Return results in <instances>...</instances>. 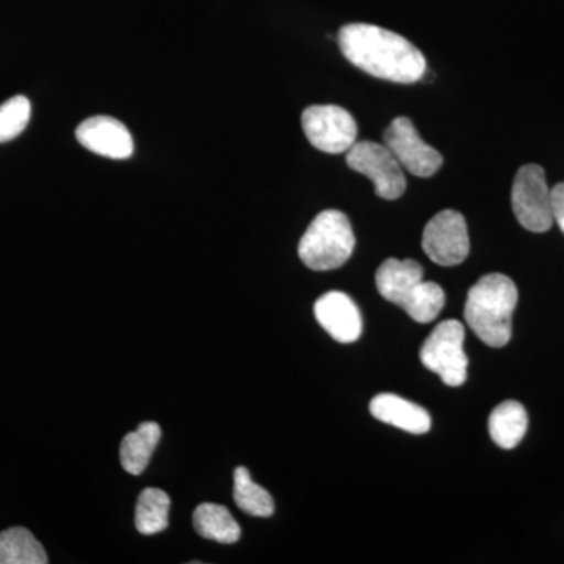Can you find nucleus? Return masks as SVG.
I'll return each mask as SVG.
<instances>
[{"label":"nucleus","instance_id":"f257e3e1","mask_svg":"<svg viewBox=\"0 0 564 564\" xmlns=\"http://www.w3.org/2000/svg\"><path fill=\"white\" fill-rule=\"evenodd\" d=\"M337 41L348 62L377 79L414 84L425 76L422 52L399 33L372 24H347Z\"/></svg>","mask_w":564,"mask_h":564},{"label":"nucleus","instance_id":"f03ea898","mask_svg":"<svg viewBox=\"0 0 564 564\" xmlns=\"http://www.w3.org/2000/svg\"><path fill=\"white\" fill-rule=\"evenodd\" d=\"M518 296L513 280L500 273L486 274L467 293L464 318L486 345L505 347L513 333L511 321Z\"/></svg>","mask_w":564,"mask_h":564},{"label":"nucleus","instance_id":"7ed1b4c3","mask_svg":"<svg viewBox=\"0 0 564 564\" xmlns=\"http://www.w3.org/2000/svg\"><path fill=\"white\" fill-rule=\"evenodd\" d=\"M355 232L347 215L340 210L318 214L299 245V256L307 269L328 272L343 267L355 251Z\"/></svg>","mask_w":564,"mask_h":564},{"label":"nucleus","instance_id":"20e7f679","mask_svg":"<svg viewBox=\"0 0 564 564\" xmlns=\"http://www.w3.org/2000/svg\"><path fill=\"white\" fill-rule=\"evenodd\" d=\"M463 323L444 321L433 329L422 345L421 361L426 369L440 375L452 388L464 384L467 378V356L464 352Z\"/></svg>","mask_w":564,"mask_h":564},{"label":"nucleus","instance_id":"39448f33","mask_svg":"<svg viewBox=\"0 0 564 564\" xmlns=\"http://www.w3.org/2000/svg\"><path fill=\"white\" fill-rule=\"evenodd\" d=\"M511 204L518 221L532 232H547L554 225L552 191L545 181L543 166H522L516 174Z\"/></svg>","mask_w":564,"mask_h":564},{"label":"nucleus","instance_id":"423d86ee","mask_svg":"<svg viewBox=\"0 0 564 564\" xmlns=\"http://www.w3.org/2000/svg\"><path fill=\"white\" fill-rule=\"evenodd\" d=\"M347 163L355 172L373 182L375 193L380 198L399 199L406 191L403 166L386 144L377 141H356L347 151Z\"/></svg>","mask_w":564,"mask_h":564},{"label":"nucleus","instance_id":"0eeeda50","mask_svg":"<svg viewBox=\"0 0 564 564\" xmlns=\"http://www.w3.org/2000/svg\"><path fill=\"white\" fill-rule=\"evenodd\" d=\"M304 135L318 151L343 154L358 137L355 118L339 106L307 107L302 115Z\"/></svg>","mask_w":564,"mask_h":564},{"label":"nucleus","instance_id":"6e6552de","mask_svg":"<svg viewBox=\"0 0 564 564\" xmlns=\"http://www.w3.org/2000/svg\"><path fill=\"white\" fill-rule=\"evenodd\" d=\"M422 248L437 265L454 267L466 261L470 251L466 218L451 209L434 215L423 229Z\"/></svg>","mask_w":564,"mask_h":564},{"label":"nucleus","instance_id":"1a4fd4ad","mask_svg":"<svg viewBox=\"0 0 564 564\" xmlns=\"http://www.w3.org/2000/svg\"><path fill=\"white\" fill-rule=\"evenodd\" d=\"M384 144L400 165L414 176L432 177L443 166L441 152L421 139L410 118L399 117L389 124L384 132Z\"/></svg>","mask_w":564,"mask_h":564},{"label":"nucleus","instance_id":"9d476101","mask_svg":"<svg viewBox=\"0 0 564 564\" xmlns=\"http://www.w3.org/2000/svg\"><path fill=\"white\" fill-rule=\"evenodd\" d=\"M76 137L82 147L102 158L124 161L132 158L133 139L122 122L111 117H91L80 122Z\"/></svg>","mask_w":564,"mask_h":564},{"label":"nucleus","instance_id":"9b49d317","mask_svg":"<svg viewBox=\"0 0 564 564\" xmlns=\"http://www.w3.org/2000/svg\"><path fill=\"white\" fill-rule=\"evenodd\" d=\"M314 314L322 328L337 343L351 344L361 337V313L347 293H325L315 303Z\"/></svg>","mask_w":564,"mask_h":564},{"label":"nucleus","instance_id":"f8f14e48","mask_svg":"<svg viewBox=\"0 0 564 564\" xmlns=\"http://www.w3.org/2000/svg\"><path fill=\"white\" fill-rule=\"evenodd\" d=\"M370 413L377 421L397 426L413 434L429 433L432 429V417L422 406L395 393H380L370 402Z\"/></svg>","mask_w":564,"mask_h":564},{"label":"nucleus","instance_id":"ddd939ff","mask_svg":"<svg viewBox=\"0 0 564 564\" xmlns=\"http://www.w3.org/2000/svg\"><path fill=\"white\" fill-rule=\"evenodd\" d=\"M378 292L384 300L402 306L404 300L423 281V267L413 259H388L375 274Z\"/></svg>","mask_w":564,"mask_h":564},{"label":"nucleus","instance_id":"4468645a","mask_svg":"<svg viewBox=\"0 0 564 564\" xmlns=\"http://www.w3.org/2000/svg\"><path fill=\"white\" fill-rule=\"evenodd\" d=\"M488 429L494 443L499 447L505 451L518 447L529 429L525 408L514 400L500 403L489 415Z\"/></svg>","mask_w":564,"mask_h":564},{"label":"nucleus","instance_id":"2eb2a0df","mask_svg":"<svg viewBox=\"0 0 564 564\" xmlns=\"http://www.w3.org/2000/svg\"><path fill=\"white\" fill-rule=\"evenodd\" d=\"M161 437V426L155 422H143L135 432L124 436L120 448L122 469L131 475L143 474Z\"/></svg>","mask_w":564,"mask_h":564},{"label":"nucleus","instance_id":"dca6fc26","mask_svg":"<svg viewBox=\"0 0 564 564\" xmlns=\"http://www.w3.org/2000/svg\"><path fill=\"white\" fill-rule=\"evenodd\" d=\"M193 527L199 536L221 544H234L240 540L239 524L228 508L217 503H202L193 513Z\"/></svg>","mask_w":564,"mask_h":564},{"label":"nucleus","instance_id":"f3484780","mask_svg":"<svg viewBox=\"0 0 564 564\" xmlns=\"http://www.w3.org/2000/svg\"><path fill=\"white\" fill-rule=\"evenodd\" d=\"M50 562L40 541L28 529L13 527L0 533V564H46Z\"/></svg>","mask_w":564,"mask_h":564},{"label":"nucleus","instance_id":"a211bd4d","mask_svg":"<svg viewBox=\"0 0 564 564\" xmlns=\"http://www.w3.org/2000/svg\"><path fill=\"white\" fill-rule=\"evenodd\" d=\"M172 502L169 494L159 488L141 491L135 507V527L141 534L162 533L169 527Z\"/></svg>","mask_w":564,"mask_h":564},{"label":"nucleus","instance_id":"6ab92c4d","mask_svg":"<svg viewBox=\"0 0 564 564\" xmlns=\"http://www.w3.org/2000/svg\"><path fill=\"white\" fill-rule=\"evenodd\" d=\"M234 502L245 513L254 518H270L274 513V502L270 492L252 481L247 467L234 470Z\"/></svg>","mask_w":564,"mask_h":564},{"label":"nucleus","instance_id":"aec40b11","mask_svg":"<svg viewBox=\"0 0 564 564\" xmlns=\"http://www.w3.org/2000/svg\"><path fill=\"white\" fill-rule=\"evenodd\" d=\"M445 304V293L441 285L432 281H422L414 292L404 300V313L419 323L433 322L441 314Z\"/></svg>","mask_w":564,"mask_h":564},{"label":"nucleus","instance_id":"412c9836","mask_svg":"<svg viewBox=\"0 0 564 564\" xmlns=\"http://www.w3.org/2000/svg\"><path fill=\"white\" fill-rule=\"evenodd\" d=\"M32 106L25 96H14L0 106V143L17 139L31 121Z\"/></svg>","mask_w":564,"mask_h":564},{"label":"nucleus","instance_id":"4be33fe9","mask_svg":"<svg viewBox=\"0 0 564 564\" xmlns=\"http://www.w3.org/2000/svg\"><path fill=\"white\" fill-rule=\"evenodd\" d=\"M552 210H554V220L564 234V182L556 184L552 188Z\"/></svg>","mask_w":564,"mask_h":564}]
</instances>
